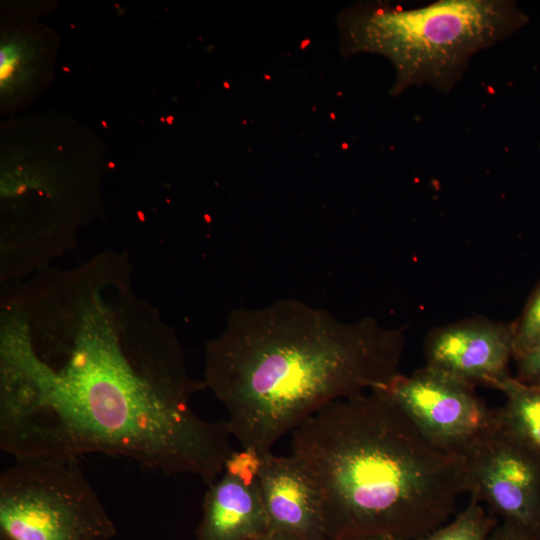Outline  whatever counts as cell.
Instances as JSON below:
<instances>
[{"mask_svg":"<svg viewBox=\"0 0 540 540\" xmlns=\"http://www.w3.org/2000/svg\"><path fill=\"white\" fill-rule=\"evenodd\" d=\"M514 326L513 359L540 341V282L530 295Z\"/></svg>","mask_w":540,"mask_h":540,"instance_id":"cell-13","label":"cell"},{"mask_svg":"<svg viewBox=\"0 0 540 540\" xmlns=\"http://www.w3.org/2000/svg\"><path fill=\"white\" fill-rule=\"evenodd\" d=\"M400 329L371 317L346 322L298 299L232 312L206 348L205 388L227 413L231 435L260 455L332 402L399 374Z\"/></svg>","mask_w":540,"mask_h":540,"instance_id":"cell-2","label":"cell"},{"mask_svg":"<svg viewBox=\"0 0 540 540\" xmlns=\"http://www.w3.org/2000/svg\"><path fill=\"white\" fill-rule=\"evenodd\" d=\"M261 457L233 450L204 495L197 540H251L270 531L258 481Z\"/></svg>","mask_w":540,"mask_h":540,"instance_id":"cell-9","label":"cell"},{"mask_svg":"<svg viewBox=\"0 0 540 540\" xmlns=\"http://www.w3.org/2000/svg\"><path fill=\"white\" fill-rule=\"evenodd\" d=\"M438 449L461 456L497 423L474 386L428 366L376 388Z\"/></svg>","mask_w":540,"mask_h":540,"instance_id":"cell-7","label":"cell"},{"mask_svg":"<svg viewBox=\"0 0 540 540\" xmlns=\"http://www.w3.org/2000/svg\"><path fill=\"white\" fill-rule=\"evenodd\" d=\"M514 326L484 317L431 330L424 341L426 366L471 385L498 389L510 377Z\"/></svg>","mask_w":540,"mask_h":540,"instance_id":"cell-8","label":"cell"},{"mask_svg":"<svg viewBox=\"0 0 540 540\" xmlns=\"http://www.w3.org/2000/svg\"><path fill=\"white\" fill-rule=\"evenodd\" d=\"M468 494L499 523L540 540V451L497 423L461 455Z\"/></svg>","mask_w":540,"mask_h":540,"instance_id":"cell-6","label":"cell"},{"mask_svg":"<svg viewBox=\"0 0 540 540\" xmlns=\"http://www.w3.org/2000/svg\"><path fill=\"white\" fill-rule=\"evenodd\" d=\"M251 540H301V539L293 535H290L288 533L279 532V531H269Z\"/></svg>","mask_w":540,"mask_h":540,"instance_id":"cell-16","label":"cell"},{"mask_svg":"<svg viewBox=\"0 0 540 540\" xmlns=\"http://www.w3.org/2000/svg\"><path fill=\"white\" fill-rule=\"evenodd\" d=\"M490 540H533L499 523L491 534Z\"/></svg>","mask_w":540,"mask_h":540,"instance_id":"cell-15","label":"cell"},{"mask_svg":"<svg viewBox=\"0 0 540 540\" xmlns=\"http://www.w3.org/2000/svg\"><path fill=\"white\" fill-rule=\"evenodd\" d=\"M527 22L512 1L440 0L413 9L361 4L348 13L343 29L349 53H378L391 61L393 94L424 85L448 93L474 54Z\"/></svg>","mask_w":540,"mask_h":540,"instance_id":"cell-4","label":"cell"},{"mask_svg":"<svg viewBox=\"0 0 540 540\" xmlns=\"http://www.w3.org/2000/svg\"><path fill=\"white\" fill-rule=\"evenodd\" d=\"M335 540H406L397 536L388 534H371V535H359L346 538H340Z\"/></svg>","mask_w":540,"mask_h":540,"instance_id":"cell-17","label":"cell"},{"mask_svg":"<svg viewBox=\"0 0 540 540\" xmlns=\"http://www.w3.org/2000/svg\"><path fill=\"white\" fill-rule=\"evenodd\" d=\"M291 438V455L319 490L329 540H418L447 522L468 494L463 458L432 445L377 390L330 403Z\"/></svg>","mask_w":540,"mask_h":540,"instance_id":"cell-3","label":"cell"},{"mask_svg":"<svg viewBox=\"0 0 540 540\" xmlns=\"http://www.w3.org/2000/svg\"><path fill=\"white\" fill-rule=\"evenodd\" d=\"M515 378L525 383L540 382V341L515 359Z\"/></svg>","mask_w":540,"mask_h":540,"instance_id":"cell-14","label":"cell"},{"mask_svg":"<svg viewBox=\"0 0 540 540\" xmlns=\"http://www.w3.org/2000/svg\"><path fill=\"white\" fill-rule=\"evenodd\" d=\"M74 326L31 327L16 317L0 346V448L16 458L125 457L207 483L233 452L226 420L192 409L205 388L188 373L166 327L121 326L95 290Z\"/></svg>","mask_w":540,"mask_h":540,"instance_id":"cell-1","label":"cell"},{"mask_svg":"<svg viewBox=\"0 0 540 540\" xmlns=\"http://www.w3.org/2000/svg\"><path fill=\"white\" fill-rule=\"evenodd\" d=\"M258 481L270 531L301 540H329L319 490L297 458L262 455Z\"/></svg>","mask_w":540,"mask_h":540,"instance_id":"cell-10","label":"cell"},{"mask_svg":"<svg viewBox=\"0 0 540 540\" xmlns=\"http://www.w3.org/2000/svg\"><path fill=\"white\" fill-rule=\"evenodd\" d=\"M499 520L469 494L466 506L452 519L428 532L418 540H490Z\"/></svg>","mask_w":540,"mask_h":540,"instance_id":"cell-12","label":"cell"},{"mask_svg":"<svg viewBox=\"0 0 540 540\" xmlns=\"http://www.w3.org/2000/svg\"><path fill=\"white\" fill-rule=\"evenodd\" d=\"M505 403L497 409L499 425L540 451V382L525 383L510 376L498 387Z\"/></svg>","mask_w":540,"mask_h":540,"instance_id":"cell-11","label":"cell"},{"mask_svg":"<svg viewBox=\"0 0 540 540\" xmlns=\"http://www.w3.org/2000/svg\"><path fill=\"white\" fill-rule=\"evenodd\" d=\"M116 528L77 457H23L0 475V540H111Z\"/></svg>","mask_w":540,"mask_h":540,"instance_id":"cell-5","label":"cell"}]
</instances>
